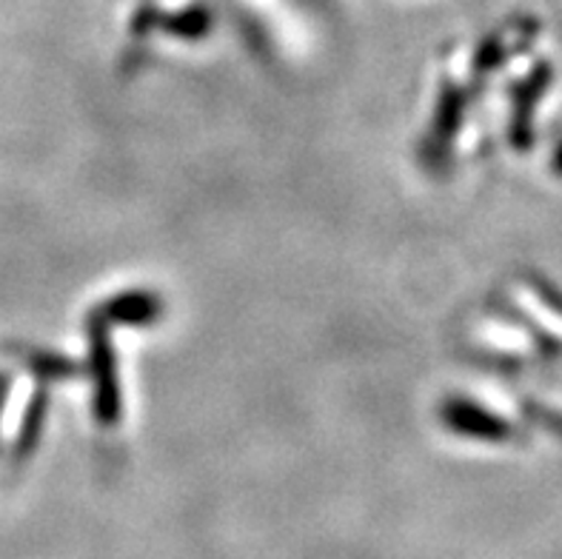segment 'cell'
Wrapping results in <instances>:
<instances>
[]
</instances>
